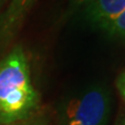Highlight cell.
I'll return each mask as SVG.
<instances>
[{
  "label": "cell",
  "mask_w": 125,
  "mask_h": 125,
  "mask_svg": "<svg viewBox=\"0 0 125 125\" xmlns=\"http://www.w3.org/2000/svg\"><path fill=\"white\" fill-rule=\"evenodd\" d=\"M14 125V124H13ZM22 125H41V124H37V123H29V124H22Z\"/></svg>",
  "instance_id": "cell-10"
},
{
  "label": "cell",
  "mask_w": 125,
  "mask_h": 125,
  "mask_svg": "<svg viewBox=\"0 0 125 125\" xmlns=\"http://www.w3.org/2000/svg\"><path fill=\"white\" fill-rule=\"evenodd\" d=\"M39 0H9L0 13V56L15 40L27 15Z\"/></svg>",
  "instance_id": "cell-3"
},
{
  "label": "cell",
  "mask_w": 125,
  "mask_h": 125,
  "mask_svg": "<svg viewBox=\"0 0 125 125\" xmlns=\"http://www.w3.org/2000/svg\"><path fill=\"white\" fill-rule=\"evenodd\" d=\"M39 105L28 56L21 45H16L0 58V125L27 120Z\"/></svg>",
  "instance_id": "cell-1"
},
{
  "label": "cell",
  "mask_w": 125,
  "mask_h": 125,
  "mask_svg": "<svg viewBox=\"0 0 125 125\" xmlns=\"http://www.w3.org/2000/svg\"><path fill=\"white\" fill-rule=\"evenodd\" d=\"M116 87L118 89L121 97L125 101V70L118 76L116 80Z\"/></svg>",
  "instance_id": "cell-7"
},
{
  "label": "cell",
  "mask_w": 125,
  "mask_h": 125,
  "mask_svg": "<svg viewBox=\"0 0 125 125\" xmlns=\"http://www.w3.org/2000/svg\"><path fill=\"white\" fill-rule=\"evenodd\" d=\"M101 29L109 37L125 40V10Z\"/></svg>",
  "instance_id": "cell-5"
},
{
  "label": "cell",
  "mask_w": 125,
  "mask_h": 125,
  "mask_svg": "<svg viewBox=\"0 0 125 125\" xmlns=\"http://www.w3.org/2000/svg\"><path fill=\"white\" fill-rule=\"evenodd\" d=\"M96 1V0H69L67 10H66V16L69 17L73 14L79 13V11L84 9L85 6H88L89 4H91L92 2Z\"/></svg>",
  "instance_id": "cell-6"
},
{
  "label": "cell",
  "mask_w": 125,
  "mask_h": 125,
  "mask_svg": "<svg viewBox=\"0 0 125 125\" xmlns=\"http://www.w3.org/2000/svg\"><path fill=\"white\" fill-rule=\"evenodd\" d=\"M118 125H125V117H124V118L122 119V121H121V122H120Z\"/></svg>",
  "instance_id": "cell-9"
},
{
  "label": "cell",
  "mask_w": 125,
  "mask_h": 125,
  "mask_svg": "<svg viewBox=\"0 0 125 125\" xmlns=\"http://www.w3.org/2000/svg\"><path fill=\"white\" fill-rule=\"evenodd\" d=\"M112 112V96L106 88L93 85L62 103L60 125H107Z\"/></svg>",
  "instance_id": "cell-2"
},
{
  "label": "cell",
  "mask_w": 125,
  "mask_h": 125,
  "mask_svg": "<svg viewBox=\"0 0 125 125\" xmlns=\"http://www.w3.org/2000/svg\"><path fill=\"white\" fill-rule=\"evenodd\" d=\"M7 2H9V0H0V13H1V10L4 9V6L6 5Z\"/></svg>",
  "instance_id": "cell-8"
},
{
  "label": "cell",
  "mask_w": 125,
  "mask_h": 125,
  "mask_svg": "<svg viewBox=\"0 0 125 125\" xmlns=\"http://www.w3.org/2000/svg\"><path fill=\"white\" fill-rule=\"evenodd\" d=\"M124 10L125 0H96L79 13L88 23L101 29Z\"/></svg>",
  "instance_id": "cell-4"
}]
</instances>
